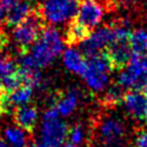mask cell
Here are the masks:
<instances>
[{
  "instance_id": "25",
  "label": "cell",
  "mask_w": 147,
  "mask_h": 147,
  "mask_svg": "<svg viewBox=\"0 0 147 147\" xmlns=\"http://www.w3.org/2000/svg\"><path fill=\"white\" fill-rule=\"evenodd\" d=\"M141 88H142V92H144V94L147 96V79H146V82L144 83V85L141 86Z\"/></svg>"
},
{
  "instance_id": "19",
  "label": "cell",
  "mask_w": 147,
  "mask_h": 147,
  "mask_svg": "<svg viewBox=\"0 0 147 147\" xmlns=\"http://www.w3.org/2000/svg\"><path fill=\"white\" fill-rule=\"evenodd\" d=\"M105 94H103V98H102V101L106 106H116L117 103L122 102V99H123V88L116 84V85H111L109 87H107L105 90Z\"/></svg>"
},
{
  "instance_id": "13",
  "label": "cell",
  "mask_w": 147,
  "mask_h": 147,
  "mask_svg": "<svg viewBox=\"0 0 147 147\" xmlns=\"http://www.w3.org/2000/svg\"><path fill=\"white\" fill-rule=\"evenodd\" d=\"M62 62L67 70L72 74L80 75L86 68V59L80 49H77L74 46H69L62 52Z\"/></svg>"
},
{
  "instance_id": "28",
  "label": "cell",
  "mask_w": 147,
  "mask_h": 147,
  "mask_svg": "<svg viewBox=\"0 0 147 147\" xmlns=\"http://www.w3.org/2000/svg\"><path fill=\"white\" fill-rule=\"evenodd\" d=\"M1 114H3V113H2V109H1V106H0V115Z\"/></svg>"
},
{
  "instance_id": "3",
  "label": "cell",
  "mask_w": 147,
  "mask_h": 147,
  "mask_svg": "<svg viewBox=\"0 0 147 147\" xmlns=\"http://www.w3.org/2000/svg\"><path fill=\"white\" fill-rule=\"evenodd\" d=\"M68 131L69 126L54 108H49L44 113L40 141L46 147H61L68 139Z\"/></svg>"
},
{
  "instance_id": "14",
  "label": "cell",
  "mask_w": 147,
  "mask_h": 147,
  "mask_svg": "<svg viewBox=\"0 0 147 147\" xmlns=\"http://www.w3.org/2000/svg\"><path fill=\"white\" fill-rule=\"evenodd\" d=\"M32 14V6L26 0H16L6 11V24L16 26Z\"/></svg>"
},
{
  "instance_id": "24",
  "label": "cell",
  "mask_w": 147,
  "mask_h": 147,
  "mask_svg": "<svg viewBox=\"0 0 147 147\" xmlns=\"http://www.w3.org/2000/svg\"><path fill=\"white\" fill-rule=\"evenodd\" d=\"M26 147H46L41 141H31L28 144Z\"/></svg>"
},
{
  "instance_id": "8",
  "label": "cell",
  "mask_w": 147,
  "mask_h": 147,
  "mask_svg": "<svg viewBox=\"0 0 147 147\" xmlns=\"http://www.w3.org/2000/svg\"><path fill=\"white\" fill-rule=\"evenodd\" d=\"M105 14L106 8L100 0H80L77 6L75 22L91 30L99 26Z\"/></svg>"
},
{
  "instance_id": "5",
  "label": "cell",
  "mask_w": 147,
  "mask_h": 147,
  "mask_svg": "<svg viewBox=\"0 0 147 147\" xmlns=\"http://www.w3.org/2000/svg\"><path fill=\"white\" fill-rule=\"evenodd\" d=\"M126 134V125L118 116H106L96 127L98 140L103 147H124Z\"/></svg>"
},
{
  "instance_id": "18",
  "label": "cell",
  "mask_w": 147,
  "mask_h": 147,
  "mask_svg": "<svg viewBox=\"0 0 147 147\" xmlns=\"http://www.w3.org/2000/svg\"><path fill=\"white\" fill-rule=\"evenodd\" d=\"M90 30L84 28L83 25L78 24L77 22H72L68 29H67V32L64 34V40L70 45H75V44H80L83 40H85L87 38V36L90 34Z\"/></svg>"
},
{
  "instance_id": "15",
  "label": "cell",
  "mask_w": 147,
  "mask_h": 147,
  "mask_svg": "<svg viewBox=\"0 0 147 147\" xmlns=\"http://www.w3.org/2000/svg\"><path fill=\"white\" fill-rule=\"evenodd\" d=\"M109 75L110 74H106L95 69H92L90 67H87L84 70V72L82 74V77L86 84V86L93 91L94 93H100L103 92L109 84Z\"/></svg>"
},
{
  "instance_id": "4",
  "label": "cell",
  "mask_w": 147,
  "mask_h": 147,
  "mask_svg": "<svg viewBox=\"0 0 147 147\" xmlns=\"http://www.w3.org/2000/svg\"><path fill=\"white\" fill-rule=\"evenodd\" d=\"M147 79V53L132 54L129 63L117 76V84L122 88L138 90Z\"/></svg>"
},
{
  "instance_id": "23",
  "label": "cell",
  "mask_w": 147,
  "mask_h": 147,
  "mask_svg": "<svg viewBox=\"0 0 147 147\" xmlns=\"http://www.w3.org/2000/svg\"><path fill=\"white\" fill-rule=\"evenodd\" d=\"M6 20V8L0 3V24Z\"/></svg>"
},
{
  "instance_id": "21",
  "label": "cell",
  "mask_w": 147,
  "mask_h": 147,
  "mask_svg": "<svg viewBox=\"0 0 147 147\" xmlns=\"http://www.w3.org/2000/svg\"><path fill=\"white\" fill-rule=\"evenodd\" d=\"M136 146L147 147V130H142L136 136Z\"/></svg>"
},
{
  "instance_id": "11",
  "label": "cell",
  "mask_w": 147,
  "mask_h": 147,
  "mask_svg": "<svg viewBox=\"0 0 147 147\" xmlns=\"http://www.w3.org/2000/svg\"><path fill=\"white\" fill-rule=\"evenodd\" d=\"M13 116L14 122L18 127L25 130L26 132H32L37 125L39 114L38 109L34 106L28 103L24 106L16 107L13 111Z\"/></svg>"
},
{
  "instance_id": "27",
  "label": "cell",
  "mask_w": 147,
  "mask_h": 147,
  "mask_svg": "<svg viewBox=\"0 0 147 147\" xmlns=\"http://www.w3.org/2000/svg\"><path fill=\"white\" fill-rule=\"evenodd\" d=\"M0 147H9V146L7 145V142H6L5 140H2V139H0Z\"/></svg>"
},
{
  "instance_id": "9",
  "label": "cell",
  "mask_w": 147,
  "mask_h": 147,
  "mask_svg": "<svg viewBox=\"0 0 147 147\" xmlns=\"http://www.w3.org/2000/svg\"><path fill=\"white\" fill-rule=\"evenodd\" d=\"M122 105L125 111L137 121H144L147 116V96L142 91L130 90L124 93Z\"/></svg>"
},
{
  "instance_id": "7",
  "label": "cell",
  "mask_w": 147,
  "mask_h": 147,
  "mask_svg": "<svg viewBox=\"0 0 147 147\" xmlns=\"http://www.w3.org/2000/svg\"><path fill=\"white\" fill-rule=\"evenodd\" d=\"M116 39L117 36L114 24L96 28L95 30L90 32L85 40L80 42V52L86 57L94 55L96 53L106 51Z\"/></svg>"
},
{
  "instance_id": "1",
  "label": "cell",
  "mask_w": 147,
  "mask_h": 147,
  "mask_svg": "<svg viewBox=\"0 0 147 147\" xmlns=\"http://www.w3.org/2000/svg\"><path fill=\"white\" fill-rule=\"evenodd\" d=\"M64 39L54 26L42 28L38 39L29 48L34 65L40 69L49 65L63 52Z\"/></svg>"
},
{
  "instance_id": "10",
  "label": "cell",
  "mask_w": 147,
  "mask_h": 147,
  "mask_svg": "<svg viewBox=\"0 0 147 147\" xmlns=\"http://www.w3.org/2000/svg\"><path fill=\"white\" fill-rule=\"evenodd\" d=\"M107 54L109 55L114 69H123L129 63L132 56V49L127 39H116L107 48Z\"/></svg>"
},
{
  "instance_id": "22",
  "label": "cell",
  "mask_w": 147,
  "mask_h": 147,
  "mask_svg": "<svg viewBox=\"0 0 147 147\" xmlns=\"http://www.w3.org/2000/svg\"><path fill=\"white\" fill-rule=\"evenodd\" d=\"M6 44H7V37L2 31H0V51L5 47Z\"/></svg>"
},
{
  "instance_id": "17",
  "label": "cell",
  "mask_w": 147,
  "mask_h": 147,
  "mask_svg": "<svg viewBox=\"0 0 147 147\" xmlns=\"http://www.w3.org/2000/svg\"><path fill=\"white\" fill-rule=\"evenodd\" d=\"M129 44L132 49V53H147V30L142 28L132 30L129 34Z\"/></svg>"
},
{
  "instance_id": "6",
  "label": "cell",
  "mask_w": 147,
  "mask_h": 147,
  "mask_svg": "<svg viewBox=\"0 0 147 147\" xmlns=\"http://www.w3.org/2000/svg\"><path fill=\"white\" fill-rule=\"evenodd\" d=\"M42 21L37 13H32L22 23L14 26L11 37L15 45L23 52L28 51L38 39L42 29Z\"/></svg>"
},
{
  "instance_id": "29",
  "label": "cell",
  "mask_w": 147,
  "mask_h": 147,
  "mask_svg": "<svg viewBox=\"0 0 147 147\" xmlns=\"http://www.w3.org/2000/svg\"><path fill=\"white\" fill-rule=\"evenodd\" d=\"M124 1H131V0H124Z\"/></svg>"
},
{
  "instance_id": "20",
  "label": "cell",
  "mask_w": 147,
  "mask_h": 147,
  "mask_svg": "<svg viewBox=\"0 0 147 147\" xmlns=\"http://www.w3.org/2000/svg\"><path fill=\"white\" fill-rule=\"evenodd\" d=\"M87 138V129L82 123H76L68 131V139L70 144L76 146H80Z\"/></svg>"
},
{
  "instance_id": "16",
  "label": "cell",
  "mask_w": 147,
  "mask_h": 147,
  "mask_svg": "<svg viewBox=\"0 0 147 147\" xmlns=\"http://www.w3.org/2000/svg\"><path fill=\"white\" fill-rule=\"evenodd\" d=\"M3 138L9 147H26L29 144L26 131L17 125L7 126L3 130Z\"/></svg>"
},
{
  "instance_id": "26",
  "label": "cell",
  "mask_w": 147,
  "mask_h": 147,
  "mask_svg": "<svg viewBox=\"0 0 147 147\" xmlns=\"http://www.w3.org/2000/svg\"><path fill=\"white\" fill-rule=\"evenodd\" d=\"M61 147H79V146H76V145H74V144L68 142V144H63Z\"/></svg>"
},
{
  "instance_id": "2",
  "label": "cell",
  "mask_w": 147,
  "mask_h": 147,
  "mask_svg": "<svg viewBox=\"0 0 147 147\" xmlns=\"http://www.w3.org/2000/svg\"><path fill=\"white\" fill-rule=\"evenodd\" d=\"M76 0H41L37 14L42 22L51 25H60L71 21L77 10Z\"/></svg>"
},
{
  "instance_id": "30",
  "label": "cell",
  "mask_w": 147,
  "mask_h": 147,
  "mask_svg": "<svg viewBox=\"0 0 147 147\" xmlns=\"http://www.w3.org/2000/svg\"><path fill=\"white\" fill-rule=\"evenodd\" d=\"M146 119H147V116H146Z\"/></svg>"
},
{
  "instance_id": "12",
  "label": "cell",
  "mask_w": 147,
  "mask_h": 147,
  "mask_svg": "<svg viewBox=\"0 0 147 147\" xmlns=\"http://www.w3.org/2000/svg\"><path fill=\"white\" fill-rule=\"evenodd\" d=\"M79 93L76 90H68L61 93L54 101V109L61 117H69L77 109L79 103Z\"/></svg>"
}]
</instances>
